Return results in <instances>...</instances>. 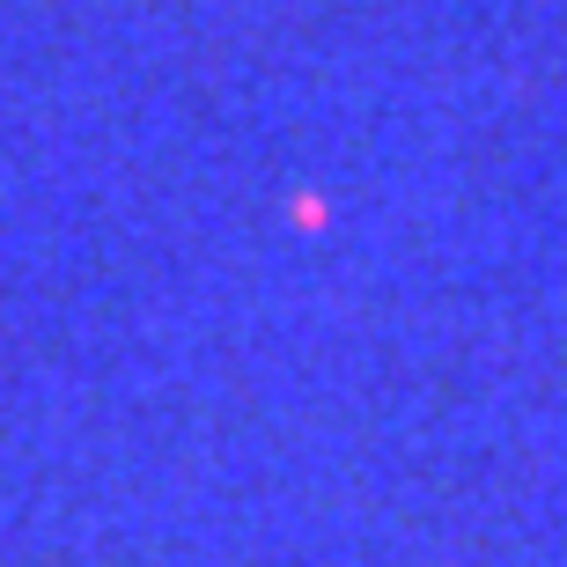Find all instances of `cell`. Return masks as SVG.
<instances>
[]
</instances>
